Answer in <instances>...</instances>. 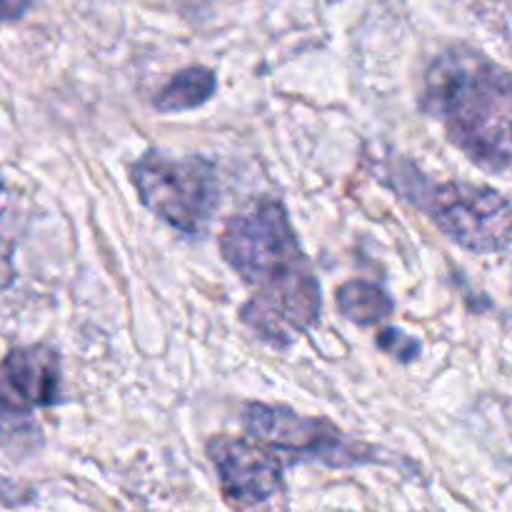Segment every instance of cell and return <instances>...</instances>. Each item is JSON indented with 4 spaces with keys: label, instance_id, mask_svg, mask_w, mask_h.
<instances>
[{
    "label": "cell",
    "instance_id": "1",
    "mask_svg": "<svg viewBox=\"0 0 512 512\" xmlns=\"http://www.w3.org/2000/svg\"><path fill=\"white\" fill-rule=\"evenodd\" d=\"M220 253L248 285L250 300L240 318L258 338L290 345L318 325L320 283L283 205L265 200L250 213L233 215L220 235Z\"/></svg>",
    "mask_w": 512,
    "mask_h": 512
},
{
    "label": "cell",
    "instance_id": "2",
    "mask_svg": "<svg viewBox=\"0 0 512 512\" xmlns=\"http://www.w3.org/2000/svg\"><path fill=\"white\" fill-rule=\"evenodd\" d=\"M423 108L480 168L512 170V73L498 63L463 45L443 50L425 70Z\"/></svg>",
    "mask_w": 512,
    "mask_h": 512
},
{
    "label": "cell",
    "instance_id": "3",
    "mask_svg": "<svg viewBox=\"0 0 512 512\" xmlns=\"http://www.w3.org/2000/svg\"><path fill=\"white\" fill-rule=\"evenodd\" d=\"M393 185L470 253H498L512 243V203L498 190L460 180L433 183L408 160L395 163Z\"/></svg>",
    "mask_w": 512,
    "mask_h": 512
},
{
    "label": "cell",
    "instance_id": "4",
    "mask_svg": "<svg viewBox=\"0 0 512 512\" xmlns=\"http://www.w3.org/2000/svg\"><path fill=\"white\" fill-rule=\"evenodd\" d=\"M130 180L145 208L180 233H203L218 208V170L200 155L175 160L148 150L133 163Z\"/></svg>",
    "mask_w": 512,
    "mask_h": 512
},
{
    "label": "cell",
    "instance_id": "5",
    "mask_svg": "<svg viewBox=\"0 0 512 512\" xmlns=\"http://www.w3.org/2000/svg\"><path fill=\"white\" fill-rule=\"evenodd\" d=\"M220 488L235 512H290L283 463L255 438L218 435L208 443Z\"/></svg>",
    "mask_w": 512,
    "mask_h": 512
},
{
    "label": "cell",
    "instance_id": "6",
    "mask_svg": "<svg viewBox=\"0 0 512 512\" xmlns=\"http://www.w3.org/2000/svg\"><path fill=\"white\" fill-rule=\"evenodd\" d=\"M240 420L250 438L268 445L275 453L308 455L333 465L365 460L358 445H350L345 435L325 418H308L283 405L245 403Z\"/></svg>",
    "mask_w": 512,
    "mask_h": 512
},
{
    "label": "cell",
    "instance_id": "7",
    "mask_svg": "<svg viewBox=\"0 0 512 512\" xmlns=\"http://www.w3.org/2000/svg\"><path fill=\"white\" fill-rule=\"evenodd\" d=\"M60 398V358L48 345L15 348L0 363V410L33 415Z\"/></svg>",
    "mask_w": 512,
    "mask_h": 512
},
{
    "label": "cell",
    "instance_id": "8",
    "mask_svg": "<svg viewBox=\"0 0 512 512\" xmlns=\"http://www.w3.org/2000/svg\"><path fill=\"white\" fill-rule=\"evenodd\" d=\"M218 90V78L210 68L203 65H193V68H183L158 90L155 95V108L160 113H183V110H193L198 105L208 103Z\"/></svg>",
    "mask_w": 512,
    "mask_h": 512
},
{
    "label": "cell",
    "instance_id": "9",
    "mask_svg": "<svg viewBox=\"0 0 512 512\" xmlns=\"http://www.w3.org/2000/svg\"><path fill=\"white\" fill-rule=\"evenodd\" d=\"M340 313L358 325H378L393 315L395 303L380 285L368 280H348L335 293Z\"/></svg>",
    "mask_w": 512,
    "mask_h": 512
},
{
    "label": "cell",
    "instance_id": "10",
    "mask_svg": "<svg viewBox=\"0 0 512 512\" xmlns=\"http://www.w3.org/2000/svg\"><path fill=\"white\" fill-rule=\"evenodd\" d=\"M40 443L43 438H40V428L35 425L33 415L0 410V450L25 455L38 450Z\"/></svg>",
    "mask_w": 512,
    "mask_h": 512
},
{
    "label": "cell",
    "instance_id": "11",
    "mask_svg": "<svg viewBox=\"0 0 512 512\" xmlns=\"http://www.w3.org/2000/svg\"><path fill=\"white\" fill-rule=\"evenodd\" d=\"M15 238L8 225V190L0 180V290L8 288L15 280Z\"/></svg>",
    "mask_w": 512,
    "mask_h": 512
},
{
    "label": "cell",
    "instance_id": "12",
    "mask_svg": "<svg viewBox=\"0 0 512 512\" xmlns=\"http://www.w3.org/2000/svg\"><path fill=\"white\" fill-rule=\"evenodd\" d=\"M375 343H378L380 350H385L388 355L398 358L400 363H410V360L418 358L420 353L418 340L398 328H383L378 333V338H375Z\"/></svg>",
    "mask_w": 512,
    "mask_h": 512
},
{
    "label": "cell",
    "instance_id": "13",
    "mask_svg": "<svg viewBox=\"0 0 512 512\" xmlns=\"http://www.w3.org/2000/svg\"><path fill=\"white\" fill-rule=\"evenodd\" d=\"M30 3H33V0H0V23L23 18V15L28 13Z\"/></svg>",
    "mask_w": 512,
    "mask_h": 512
},
{
    "label": "cell",
    "instance_id": "14",
    "mask_svg": "<svg viewBox=\"0 0 512 512\" xmlns=\"http://www.w3.org/2000/svg\"><path fill=\"white\" fill-rule=\"evenodd\" d=\"M503 420L505 425H508V433H510V440H512V400H503Z\"/></svg>",
    "mask_w": 512,
    "mask_h": 512
},
{
    "label": "cell",
    "instance_id": "15",
    "mask_svg": "<svg viewBox=\"0 0 512 512\" xmlns=\"http://www.w3.org/2000/svg\"><path fill=\"white\" fill-rule=\"evenodd\" d=\"M0 500H8V483L0 480Z\"/></svg>",
    "mask_w": 512,
    "mask_h": 512
}]
</instances>
